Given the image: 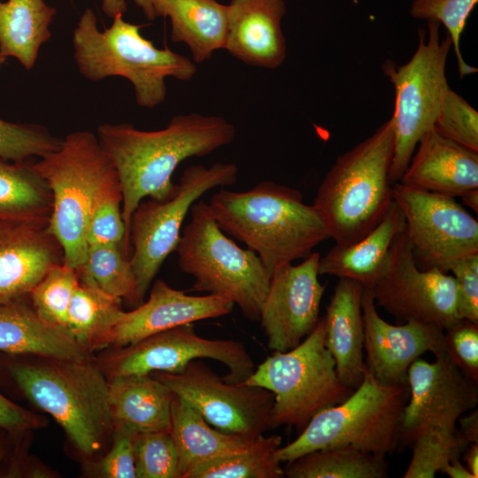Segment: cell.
I'll return each instance as SVG.
<instances>
[{
	"instance_id": "cell-1",
	"label": "cell",
	"mask_w": 478,
	"mask_h": 478,
	"mask_svg": "<svg viewBox=\"0 0 478 478\" xmlns=\"http://www.w3.org/2000/svg\"><path fill=\"white\" fill-rule=\"evenodd\" d=\"M235 135V126L225 118L197 112L175 115L165 128L155 131L140 130L128 123L97 127L99 143L121 186L128 243L131 217L138 204L145 197H171L176 187L172 175L180 163L230 144Z\"/></svg>"
},
{
	"instance_id": "cell-2",
	"label": "cell",
	"mask_w": 478,
	"mask_h": 478,
	"mask_svg": "<svg viewBox=\"0 0 478 478\" xmlns=\"http://www.w3.org/2000/svg\"><path fill=\"white\" fill-rule=\"evenodd\" d=\"M0 370L26 399L59 424L83 463L107 451L114 425L108 380L95 355L75 359L0 353Z\"/></svg>"
},
{
	"instance_id": "cell-3",
	"label": "cell",
	"mask_w": 478,
	"mask_h": 478,
	"mask_svg": "<svg viewBox=\"0 0 478 478\" xmlns=\"http://www.w3.org/2000/svg\"><path fill=\"white\" fill-rule=\"evenodd\" d=\"M208 205L223 232L253 251L270 275L284 265L305 259L329 239L318 211L304 203L301 192L271 181L246 191L221 189Z\"/></svg>"
},
{
	"instance_id": "cell-4",
	"label": "cell",
	"mask_w": 478,
	"mask_h": 478,
	"mask_svg": "<svg viewBox=\"0 0 478 478\" xmlns=\"http://www.w3.org/2000/svg\"><path fill=\"white\" fill-rule=\"evenodd\" d=\"M394 145L390 118L338 156L326 173L312 205L336 245H350L371 232L394 202L389 177Z\"/></svg>"
},
{
	"instance_id": "cell-5",
	"label": "cell",
	"mask_w": 478,
	"mask_h": 478,
	"mask_svg": "<svg viewBox=\"0 0 478 478\" xmlns=\"http://www.w3.org/2000/svg\"><path fill=\"white\" fill-rule=\"evenodd\" d=\"M117 15L110 27L99 30L91 9H86L73 34V56L78 70L91 81L121 76L134 86L136 104L152 109L166 96V78L187 81L197 72L193 60L157 48L141 34V26Z\"/></svg>"
},
{
	"instance_id": "cell-6",
	"label": "cell",
	"mask_w": 478,
	"mask_h": 478,
	"mask_svg": "<svg viewBox=\"0 0 478 478\" xmlns=\"http://www.w3.org/2000/svg\"><path fill=\"white\" fill-rule=\"evenodd\" d=\"M408 397V384L383 385L366 371L350 397L314 415L294 441L275 451L274 457L287 463L336 446L392 454L401 442L402 416Z\"/></svg>"
},
{
	"instance_id": "cell-7",
	"label": "cell",
	"mask_w": 478,
	"mask_h": 478,
	"mask_svg": "<svg viewBox=\"0 0 478 478\" xmlns=\"http://www.w3.org/2000/svg\"><path fill=\"white\" fill-rule=\"evenodd\" d=\"M175 251L180 269L194 278L192 289L228 299L258 321L271 275L259 257L239 247L218 226L208 204L194 203Z\"/></svg>"
},
{
	"instance_id": "cell-8",
	"label": "cell",
	"mask_w": 478,
	"mask_h": 478,
	"mask_svg": "<svg viewBox=\"0 0 478 478\" xmlns=\"http://www.w3.org/2000/svg\"><path fill=\"white\" fill-rule=\"evenodd\" d=\"M52 197L49 228L64 251V264L72 268L87 256L90 210L101 188L117 172L90 131H74L60 148L33 162Z\"/></svg>"
},
{
	"instance_id": "cell-9",
	"label": "cell",
	"mask_w": 478,
	"mask_h": 478,
	"mask_svg": "<svg viewBox=\"0 0 478 478\" xmlns=\"http://www.w3.org/2000/svg\"><path fill=\"white\" fill-rule=\"evenodd\" d=\"M242 383L273 393L272 428L288 426L298 432L314 415L342 403L354 390L337 375L335 359L325 345L323 317L298 345L274 351Z\"/></svg>"
},
{
	"instance_id": "cell-10",
	"label": "cell",
	"mask_w": 478,
	"mask_h": 478,
	"mask_svg": "<svg viewBox=\"0 0 478 478\" xmlns=\"http://www.w3.org/2000/svg\"><path fill=\"white\" fill-rule=\"evenodd\" d=\"M440 24L428 20V37L419 30V43L410 60L397 66L387 60L382 70L394 86V154L389 172L392 183L406 169L421 136L435 126L445 95L447 58L451 41L439 35Z\"/></svg>"
},
{
	"instance_id": "cell-11",
	"label": "cell",
	"mask_w": 478,
	"mask_h": 478,
	"mask_svg": "<svg viewBox=\"0 0 478 478\" xmlns=\"http://www.w3.org/2000/svg\"><path fill=\"white\" fill-rule=\"evenodd\" d=\"M238 171L235 163L190 166L183 171L171 197L150 198L138 204L129 227L130 263L136 284L135 307L144 301L162 264L175 251L191 205L212 189L234 185Z\"/></svg>"
},
{
	"instance_id": "cell-12",
	"label": "cell",
	"mask_w": 478,
	"mask_h": 478,
	"mask_svg": "<svg viewBox=\"0 0 478 478\" xmlns=\"http://www.w3.org/2000/svg\"><path fill=\"white\" fill-rule=\"evenodd\" d=\"M100 351L95 360L108 381L153 372L179 373L190 361L199 358H211L224 364L228 374L223 379L232 383L243 382L255 369L254 362L242 343L202 337L197 334L192 323Z\"/></svg>"
},
{
	"instance_id": "cell-13",
	"label": "cell",
	"mask_w": 478,
	"mask_h": 478,
	"mask_svg": "<svg viewBox=\"0 0 478 478\" xmlns=\"http://www.w3.org/2000/svg\"><path fill=\"white\" fill-rule=\"evenodd\" d=\"M394 200L418 266L449 273L458 259L478 253V222L454 197L394 183Z\"/></svg>"
},
{
	"instance_id": "cell-14",
	"label": "cell",
	"mask_w": 478,
	"mask_h": 478,
	"mask_svg": "<svg viewBox=\"0 0 478 478\" xmlns=\"http://www.w3.org/2000/svg\"><path fill=\"white\" fill-rule=\"evenodd\" d=\"M150 374L219 430L257 437L272 428L274 395L264 388L228 382L198 359L179 373Z\"/></svg>"
},
{
	"instance_id": "cell-15",
	"label": "cell",
	"mask_w": 478,
	"mask_h": 478,
	"mask_svg": "<svg viewBox=\"0 0 478 478\" xmlns=\"http://www.w3.org/2000/svg\"><path fill=\"white\" fill-rule=\"evenodd\" d=\"M369 289L375 305L399 323L416 320L445 330L460 320L453 276L435 268H420L405 229L394 238L384 269Z\"/></svg>"
},
{
	"instance_id": "cell-16",
	"label": "cell",
	"mask_w": 478,
	"mask_h": 478,
	"mask_svg": "<svg viewBox=\"0 0 478 478\" xmlns=\"http://www.w3.org/2000/svg\"><path fill=\"white\" fill-rule=\"evenodd\" d=\"M434 362L417 358L407 371L409 397L403 411L401 441L428 427L457 428L460 416L478 405V382L464 374L445 351Z\"/></svg>"
},
{
	"instance_id": "cell-17",
	"label": "cell",
	"mask_w": 478,
	"mask_h": 478,
	"mask_svg": "<svg viewBox=\"0 0 478 478\" xmlns=\"http://www.w3.org/2000/svg\"><path fill=\"white\" fill-rule=\"evenodd\" d=\"M319 252L298 265L287 264L271 275L259 320L273 351L298 345L315 328L326 286L319 280Z\"/></svg>"
},
{
	"instance_id": "cell-18",
	"label": "cell",
	"mask_w": 478,
	"mask_h": 478,
	"mask_svg": "<svg viewBox=\"0 0 478 478\" xmlns=\"http://www.w3.org/2000/svg\"><path fill=\"white\" fill-rule=\"evenodd\" d=\"M364 351L366 371L381 384H407V371L427 351H444L443 330L435 325L409 320L399 325L385 321L378 313L369 288L362 296Z\"/></svg>"
},
{
	"instance_id": "cell-19",
	"label": "cell",
	"mask_w": 478,
	"mask_h": 478,
	"mask_svg": "<svg viewBox=\"0 0 478 478\" xmlns=\"http://www.w3.org/2000/svg\"><path fill=\"white\" fill-rule=\"evenodd\" d=\"M234 305L232 301L212 294L187 295L163 280H157L147 301L124 312L111 334L107 348L125 346L184 324L227 315Z\"/></svg>"
},
{
	"instance_id": "cell-20",
	"label": "cell",
	"mask_w": 478,
	"mask_h": 478,
	"mask_svg": "<svg viewBox=\"0 0 478 478\" xmlns=\"http://www.w3.org/2000/svg\"><path fill=\"white\" fill-rule=\"evenodd\" d=\"M62 263L63 249L49 224L0 222V304L28 297Z\"/></svg>"
},
{
	"instance_id": "cell-21",
	"label": "cell",
	"mask_w": 478,
	"mask_h": 478,
	"mask_svg": "<svg viewBox=\"0 0 478 478\" xmlns=\"http://www.w3.org/2000/svg\"><path fill=\"white\" fill-rule=\"evenodd\" d=\"M224 50L251 66L275 69L287 55L285 0H231Z\"/></svg>"
},
{
	"instance_id": "cell-22",
	"label": "cell",
	"mask_w": 478,
	"mask_h": 478,
	"mask_svg": "<svg viewBox=\"0 0 478 478\" xmlns=\"http://www.w3.org/2000/svg\"><path fill=\"white\" fill-rule=\"evenodd\" d=\"M451 197L478 189V152L440 135L433 127L420 139L398 181Z\"/></svg>"
},
{
	"instance_id": "cell-23",
	"label": "cell",
	"mask_w": 478,
	"mask_h": 478,
	"mask_svg": "<svg viewBox=\"0 0 478 478\" xmlns=\"http://www.w3.org/2000/svg\"><path fill=\"white\" fill-rule=\"evenodd\" d=\"M359 282L339 278L324 318L325 345L335 359L337 375L355 389L363 381L366 366L364 358V321Z\"/></svg>"
},
{
	"instance_id": "cell-24",
	"label": "cell",
	"mask_w": 478,
	"mask_h": 478,
	"mask_svg": "<svg viewBox=\"0 0 478 478\" xmlns=\"http://www.w3.org/2000/svg\"><path fill=\"white\" fill-rule=\"evenodd\" d=\"M405 229V218L394 202L382 220L358 241L335 245L319 260V274L354 280L371 288L384 269L394 238Z\"/></svg>"
},
{
	"instance_id": "cell-25",
	"label": "cell",
	"mask_w": 478,
	"mask_h": 478,
	"mask_svg": "<svg viewBox=\"0 0 478 478\" xmlns=\"http://www.w3.org/2000/svg\"><path fill=\"white\" fill-rule=\"evenodd\" d=\"M27 297L0 304V353L75 359L94 356L45 323Z\"/></svg>"
},
{
	"instance_id": "cell-26",
	"label": "cell",
	"mask_w": 478,
	"mask_h": 478,
	"mask_svg": "<svg viewBox=\"0 0 478 478\" xmlns=\"http://www.w3.org/2000/svg\"><path fill=\"white\" fill-rule=\"evenodd\" d=\"M157 17L171 21V41L184 42L192 60L203 63L224 50L227 31V5L217 0H152Z\"/></svg>"
},
{
	"instance_id": "cell-27",
	"label": "cell",
	"mask_w": 478,
	"mask_h": 478,
	"mask_svg": "<svg viewBox=\"0 0 478 478\" xmlns=\"http://www.w3.org/2000/svg\"><path fill=\"white\" fill-rule=\"evenodd\" d=\"M113 425L138 432L171 431L173 392L151 374L127 375L108 381Z\"/></svg>"
},
{
	"instance_id": "cell-28",
	"label": "cell",
	"mask_w": 478,
	"mask_h": 478,
	"mask_svg": "<svg viewBox=\"0 0 478 478\" xmlns=\"http://www.w3.org/2000/svg\"><path fill=\"white\" fill-rule=\"evenodd\" d=\"M170 432L178 451L181 478L201 463L248 449L258 437L227 433L211 427L176 395L172 401Z\"/></svg>"
},
{
	"instance_id": "cell-29",
	"label": "cell",
	"mask_w": 478,
	"mask_h": 478,
	"mask_svg": "<svg viewBox=\"0 0 478 478\" xmlns=\"http://www.w3.org/2000/svg\"><path fill=\"white\" fill-rule=\"evenodd\" d=\"M55 14L43 0H0V53L32 69L42 44L50 38Z\"/></svg>"
},
{
	"instance_id": "cell-30",
	"label": "cell",
	"mask_w": 478,
	"mask_h": 478,
	"mask_svg": "<svg viewBox=\"0 0 478 478\" xmlns=\"http://www.w3.org/2000/svg\"><path fill=\"white\" fill-rule=\"evenodd\" d=\"M50 189L29 160L0 158V222L49 224Z\"/></svg>"
},
{
	"instance_id": "cell-31",
	"label": "cell",
	"mask_w": 478,
	"mask_h": 478,
	"mask_svg": "<svg viewBox=\"0 0 478 478\" xmlns=\"http://www.w3.org/2000/svg\"><path fill=\"white\" fill-rule=\"evenodd\" d=\"M124 313L122 300L79 281L67 316V334L81 349L95 354L106 349Z\"/></svg>"
},
{
	"instance_id": "cell-32",
	"label": "cell",
	"mask_w": 478,
	"mask_h": 478,
	"mask_svg": "<svg viewBox=\"0 0 478 478\" xmlns=\"http://www.w3.org/2000/svg\"><path fill=\"white\" fill-rule=\"evenodd\" d=\"M289 478H386L385 456L351 446L317 450L287 462Z\"/></svg>"
},
{
	"instance_id": "cell-33",
	"label": "cell",
	"mask_w": 478,
	"mask_h": 478,
	"mask_svg": "<svg viewBox=\"0 0 478 478\" xmlns=\"http://www.w3.org/2000/svg\"><path fill=\"white\" fill-rule=\"evenodd\" d=\"M75 271L80 282L95 286L135 307V277L130 255L122 244L89 245L84 262Z\"/></svg>"
},
{
	"instance_id": "cell-34",
	"label": "cell",
	"mask_w": 478,
	"mask_h": 478,
	"mask_svg": "<svg viewBox=\"0 0 478 478\" xmlns=\"http://www.w3.org/2000/svg\"><path fill=\"white\" fill-rule=\"evenodd\" d=\"M281 436H260L248 449L201 463L183 478H281V462L274 457L281 446Z\"/></svg>"
},
{
	"instance_id": "cell-35",
	"label": "cell",
	"mask_w": 478,
	"mask_h": 478,
	"mask_svg": "<svg viewBox=\"0 0 478 478\" xmlns=\"http://www.w3.org/2000/svg\"><path fill=\"white\" fill-rule=\"evenodd\" d=\"M412 455L404 478H434L445 464L459 459L470 444L459 428L428 427L412 439Z\"/></svg>"
},
{
	"instance_id": "cell-36",
	"label": "cell",
	"mask_w": 478,
	"mask_h": 478,
	"mask_svg": "<svg viewBox=\"0 0 478 478\" xmlns=\"http://www.w3.org/2000/svg\"><path fill=\"white\" fill-rule=\"evenodd\" d=\"M78 285L75 269L62 263L52 266L28 295L37 315L67 335L68 310Z\"/></svg>"
},
{
	"instance_id": "cell-37",
	"label": "cell",
	"mask_w": 478,
	"mask_h": 478,
	"mask_svg": "<svg viewBox=\"0 0 478 478\" xmlns=\"http://www.w3.org/2000/svg\"><path fill=\"white\" fill-rule=\"evenodd\" d=\"M122 190L118 175L108 181L92 204L87 228L88 246L122 244L129 253L130 244L122 216Z\"/></svg>"
},
{
	"instance_id": "cell-38",
	"label": "cell",
	"mask_w": 478,
	"mask_h": 478,
	"mask_svg": "<svg viewBox=\"0 0 478 478\" xmlns=\"http://www.w3.org/2000/svg\"><path fill=\"white\" fill-rule=\"evenodd\" d=\"M477 3L478 0H412L410 7V14L414 19L435 20L445 27L456 55L460 78L478 71L464 60L460 50L462 33Z\"/></svg>"
},
{
	"instance_id": "cell-39",
	"label": "cell",
	"mask_w": 478,
	"mask_h": 478,
	"mask_svg": "<svg viewBox=\"0 0 478 478\" xmlns=\"http://www.w3.org/2000/svg\"><path fill=\"white\" fill-rule=\"evenodd\" d=\"M136 478H181L170 431H142L135 439Z\"/></svg>"
},
{
	"instance_id": "cell-40",
	"label": "cell",
	"mask_w": 478,
	"mask_h": 478,
	"mask_svg": "<svg viewBox=\"0 0 478 478\" xmlns=\"http://www.w3.org/2000/svg\"><path fill=\"white\" fill-rule=\"evenodd\" d=\"M63 138L43 126L13 123L0 119V158L11 161L41 158L58 150Z\"/></svg>"
},
{
	"instance_id": "cell-41",
	"label": "cell",
	"mask_w": 478,
	"mask_h": 478,
	"mask_svg": "<svg viewBox=\"0 0 478 478\" xmlns=\"http://www.w3.org/2000/svg\"><path fill=\"white\" fill-rule=\"evenodd\" d=\"M434 127L443 136L478 152V112L451 88Z\"/></svg>"
},
{
	"instance_id": "cell-42",
	"label": "cell",
	"mask_w": 478,
	"mask_h": 478,
	"mask_svg": "<svg viewBox=\"0 0 478 478\" xmlns=\"http://www.w3.org/2000/svg\"><path fill=\"white\" fill-rule=\"evenodd\" d=\"M138 431L114 425L111 444L98 459L84 463L86 473L100 478H136L135 439Z\"/></svg>"
},
{
	"instance_id": "cell-43",
	"label": "cell",
	"mask_w": 478,
	"mask_h": 478,
	"mask_svg": "<svg viewBox=\"0 0 478 478\" xmlns=\"http://www.w3.org/2000/svg\"><path fill=\"white\" fill-rule=\"evenodd\" d=\"M443 333L444 351L464 374L478 382V324L460 320Z\"/></svg>"
},
{
	"instance_id": "cell-44",
	"label": "cell",
	"mask_w": 478,
	"mask_h": 478,
	"mask_svg": "<svg viewBox=\"0 0 478 478\" xmlns=\"http://www.w3.org/2000/svg\"><path fill=\"white\" fill-rule=\"evenodd\" d=\"M449 272L455 280L459 319L478 324V253L458 259Z\"/></svg>"
},
{
	"instance_id": "cell-45",
	"label": "cell",
	"mask_w": 478,
	"mask_h": 478,
	"mask_svg": "<svg viewBox=\"0 0 478 478\" xmlns=\"http://www.w3.org/2000/svg\"><path fill=\"white\" fill-rule=\"evenodd\" d=\"M47 424L43 416L38 415L16 403L0 392V428L8 433L32 431Z\"/></svg>"
},
{
	"instance_id": "cell-46",
	"label": "cell",
	"mask_w": 478,
	"mask_h": 478,
	"mask_svg": "<svg viewBox=\"0 0 478 478\" xmlns=\"http://www.w3.org/2000/svg\"><path fill=\"white\" fill-rule=\"evenodd\" d=\"M460 428L459 429L464 438L469 443H478V411L473 409L458 420Z\"/></svg>"
},
{
	"instance_id": "cell-47",
	"label": "cell",
	"mask_w": 478,
	"mask_h": 478,
	"mask_svg": "<svg viewBox=\"0 0 478 478\" xmlns=\"http://www.w3.org/2000/svg\"><path fill=\"white\" fill-rule=\"evenodd\" d=\"M451 478H474L466 466H464L459 459H454L445 464L440 471Z\"/></svg>"
},
{
	"instance_id": "cell-48",
	"label": "cell",
	"mask_w": 478,
	"mask_h": 478,
	"mask_svg": "<svg viewBox=\"0 0 478 478\" xmlns=\"http://www.w3.org/2000/svg\"><path fill=\"white\" fill-rule=\"evenodd\" d=\"M102 10L109 18L123 15L127 9L126 0H102Z\"/></svg>"
},
{
	"instance_id": "cell-49",
	"label": "cell",
	"mask_w": 478,
	"mask_h": 478,
	"mask_svg": "<svg viewBox=\"0 0 478 478\" xmlns=\"http://www.w3.org/2000/svg\"><path fill=\"white\" fill-rule=\"evenodd\" d=\"M466 463L467 469L474 476L478 477V443H470L462 453Z\"/></svg>"
},
{
	"instance_id": "cell-50",
	"label": "cell",
	"mask_w": 478,
	"mask_h": 478,
	"mask_svg": "<svg viewBox=\"0 0 478 478\" xmlns=\"http://www.w3.org/2000/svg\"><path fill=\"white\" fill-rule=\"evenodd\" d=\"M463 203L477 213L478 212V189L469 190L461 197Z\"/></svg>"
},
{
	"instance_id": "cell-51",
	"label": "cell",
	"mask_w": 478,
	"mask_h": 478,
	"mask_svg": "<svg viewBox=\"0 0 478 478\" xmlns=\"http://www.w3.org/2000/svg\"><path fill=\"white\" fill-rule=\"evenodd\" d=\"M135 4L141 8L149 20H154L156 15L153 10L152 0H134Z\"/></svg>"
},
{
	"instance_id": "cell-52",
	"label": "cell",
	"mask_w": 478,
	"mask_h": 478,
	"mask_svg": "<svg viewBox=\"0 0 478 478\" xmlns=\"http://www.w3.org/2000/svg\"><path fill=\"white\" fill-rule=\"evenodd\" d=\"M8 432L0 428V475L7 449Z\"/></svg>"
},
{
	"instance_id": "cell-53",
	"label": "cell",
	"mask_w": 478,
	"mask_h": 478,
	"mask_svg": "<svg viewBox=\"0 0 478 478\" xmlns=\"http://www.w3.org/2000/svg\"><path fill=\"white\" fill-rule=\"evenodd\" d=\"M5 60V58L0 53V68L3 65V63L4 62Z\"/></svg>"
}]
</instances>
